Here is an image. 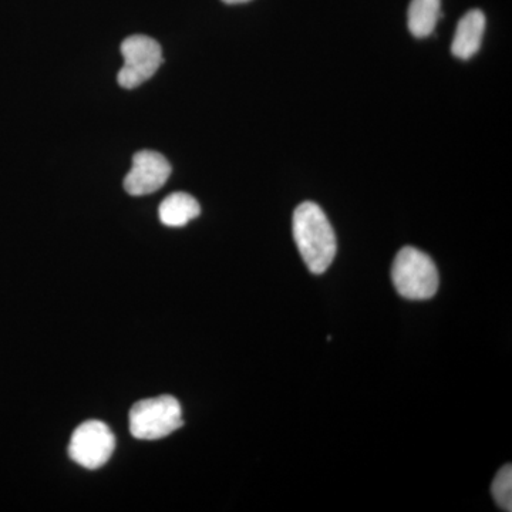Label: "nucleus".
Segmentation results:
<instances>
[{
    "label": "nucleus",
    "instance_id": "obj_1",
    "mask_svg": "<svg viewBox=\"0 0 512 512\" xmlns=\"http://www.w3.org/2000/svg\"><path fill=\"white\" fill-rule=\"evenodd\" d=\"M293 238L303 261L312 274L328 271L335 259L338 245L332 225L315 202H303L293 212Z\"/></svg>",
    "mask_w": 512,
    "mask_h": 512
},
{
    "label": "nucleus",
    "instance_id": "obj_2",
    "mask_svg": "<svg viewBox=\"0 0 512 512\" xmlns=\"http://www.w3.org/2000/svg\"><path fill=\"white\" fill-rule=\"evenodd\" d=\"M394 288L410 301H427L439 289L437 266L429 255L420 249L404 247L394 258L392 266Z\"/></svg>",
    "mask_w": 512,
    "mask_h": 512
},
{
    "label": "nucleus",
    "instance_id": "obj_3",
    "mask_svg": "<svg viewBox=\"0 0 512 512\" xmlns=\"http://www.w3.org/2000/svg\"><path fill=\"white\" fill-rule=\"evenodd\" d=\"M128 421L134 439L160 440L183 427V409L175 397L164 394L134 404Z\"/></svg>",
    "mask_w": 512,
    "mask_h": 512
},
{
    "label": "nucleus",
    "instance_id": "obj_4",
    "mask_svg": "<svg viewBox=\"0 0 512 512\" xmlns=\"http://www.w3.org/2000/svg\"><path fill=\"white\" fill-rule=\"evenodd\" d=\"M124 64L121 67L119 84L124 89H136L156 74L163 64V49L153 37L134 35L121 43Z\"/></svg>",
    "mask_w": 512,
    "mask_h": 512
},
{
    "label": "nucleus",
    "instance_id": "obj_5",
    "mask_svg": "<svg viewBox=\"0 0 512 512\" xmlns=\"http://www.w3.org/2000/svg\"><path fill=\"white\" fill-rule=\"evenodd\" d=\"M116 448V437L107 424L99 420H89L74 430L70 440L69 456L74 463L87 470L101 468Z\"/></svg>",
    "mask_w": 512,
    "mask_h": 512
},
{
    "label": "nucleus",
    "instance_id": "obj_6",
    "mask_svg": "<svg viewBox=\"0 0 512 512\" xmlns=\"http://www.w3.org/2000/svg\"><path fill=\"white\" fill-rule=\"evenodd\" d=\"M167 158L157 151H138L133 157V167L124 178V190L133 197L153 194L163 188L171 175Z\"/></svg>",
    "mask_w": 512,
    "mask_h": 512
},
{
    "label": "nucleus",
    "instance_id": "obj_7",
    "mask_svg": "<svg viewBox=\"0 0 512 512\" xmlns=\"http://www.w3.org/2000/svg\"><path fill=\"white\" fill-rule=\"evenodd\" d=\"M485 32V15L481 10L467 12L458 22L456 35L451 43V53L457 59L467 60L477 55Z\"/></svg>",
    "mask_w": 512,
    "mask_h": 512
},
{
    "label": "nucleus",
    "instance_id": "obj_8",
    "mask_svg": "<svg viewBox=\"0 0 512 512\" xmlns=\"http://www.w3.org/2000/svg\"><path fill=\"white\" fill-rule=\"evenodd\" d=\"M201 207L198 201L190 194L185 192H175V194L168 195L163 202H161L160 221L167 227L180 228L187 225L188 222L200 217Z\"/></svg>",
    "mask_w": 512,
    "mask_h": 512
},
{
    "label": "nucleus",
    "instance_id": "obj_9",
    "mask_svg": "<svg viewBox=\"0 0 512 512\" xmlns=\"http://www.w3.org/2000/svg\"><path fill=\"white\" fill-rule=\"evenodd\" d=\"M441 0H412L407 13V25L414 37L430 36L441 19Z\"/></svg>",
    "mask_w": 512,
    "mask_h": 512
},
{
    "label": "nucleus",
    "instance_id": "obj_10",
    "mask_svg": "<svg viewBox=\"0 0 512 512\" xmlns=\"http://www.w3.org/2000/svg\"><path fill=\"white\" fill-rule=\"evenodd\" d=\"M491 494L495 503L503 511H512V467L507 464L498 471L495 476L493 485H491Z\"/></svg>",
    "mask_w": 512,
    "mask_h": 512
},
{
    "label": "nucleus",
    "instance_id": "obj_11",
    "mask_svg": "<svg viewBox=\"0 0 512 512\" xmlns=\"http://www.w3.org/2000/svg\"><path fill=\"white\" fill-rule=\"evenodd\" d=\"M222 2L227 3V5H239V3H247L251 0H222Z\"/></svg>",
    "mask_w": 512,
    "mask_h": 512
}]
</instances>
